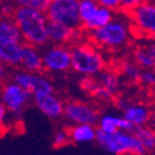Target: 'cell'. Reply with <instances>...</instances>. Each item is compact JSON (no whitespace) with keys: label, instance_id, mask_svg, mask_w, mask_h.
<instances>
[{"label":"cell","instance_id":"1","mask_svg":"<svg viewBox=\"0 0 155 155\" xmlns=\"http://www.w3.org/2000/svg\"><path fill=\"white\" fill-rule=\"evenodd\" d=\"M84 37L109 56L124 55V52H128L135 42L130 21L122 12H117L114 19L104 26L84 34Z\"/></svg>","mask_w":155,"mask_h":155},{"label":"cell","instance_id":"2","mask_svg":"<svg viewBox=\"0 0 155 155\" xmlns=\"http://www.w3.org/2000/svg\"><path fill=\"white\" fill-rule=\"evenodd\" d=\"M70 47L72 71L80 77H96L112 64L110 56L84 36Z\"/></svg>","mask_w":155,"mask_h":155},{"label":"cell","instance_id":"3","mask_svg":"<svg viewBox=\"0 0 155 155\" xmlns=\"http://www.w3.org/2000/svg\"><path fill=\"white\" fill-rule=\"evenodd\" d=\"M11 19L15 22L24 44L32 45L38 48H44L48 45V20L44 10L29 6H16Z\"/></svg>","mask_w":155,"mask_h":155},{"label":"cell","instance_id":"4","mask_svg":"<svg viewBox=\"0 0 155 155\" xmlns=\"http://www.w3.org/2000/svg\"><path fill=\"white\" fill-rule=\"evenodd\" d=\"M124 81L114 64H110L96 77H80L78 87L94 102L112 103L114 98L123 92Z\"/></svg>","mask_w":155,"mask_h":155},{"label":"cell","instance_id":"5","mask_svg":"<svg viewBox=\"0 0 155 155\" xmlns=\"http://www.w3.org/2000/svg\"><path fill=\"white\" fill-rule=\"evenodd\" d=\"M96 143L112 155H149L133 130L104 133L97 129Z\"/></svg>","mask_w":155,"mask_h":155},{"label":"cell","instance_id":"6","mask_svg":"<svg viewBox=\"0 0 155 155\" xmlns=\"http://www.w3.org/2000/svg\"><path fill=\"white\" fill-rule=\"evenodd\" d=\"M0 102L5 106L11 119L20 120L32 103V94L11 78L0 82Z\"/></svg>","mask_w":155,"mask_h":155},{"label":"cell","instance_id":"7","mask_svg":"<svg viewBox=\"0 0 155 155\" xmlns=\"http://www.w3.org/2000/svg\"><path fill=\"white\" fill-rule=\"evenodd\" d=\"M101 107L93 99L70 98L64 99L62 119L67 125L73 124H94L101 114Z\"/></svg>","mask_w":155,"mask_h":155},{"label":"cell","instance_id":"8","mask_svg":"<svg viewBox=\"0 0 155 155\" xmlns=\"http://www.w3.org/2000/svg\"><path fill=\"white\" fill-rule=\"evenodd\" d=\"M42 52V68L48 76H63L72 71L71 47L68 45L48 44Z\"/></svg>","mask_w":155,"mask_h":155},{"label":"cell","instance_id":"9","mask_svg":"<svg viewBox=\"0 0 155 155\" xmlns=\"http://www.w3.org/2000/svg\"><path fill=\"white\" fill-rule=\"evenodd\" d=\"M44 11L48 21L81 30L80 0H48V4Z\"/></svg>","mask_w":155,"mask_h":155},{"label":"cell","instance_id":"10","mask_svg":"<svg viewBox=\"0 0 155 155\" xmlns=\"http://www.w3.org/2000/svg\"><path fill=\"white\" fill-rule=\"evenodd\" d=\"M127 16L135 40H155V2L148 0Z\"/></svg>","mask_w":155,"mask_h":155},{"label":"cell","instance_id":"11","mask_svg":"<svg viewBox=\"0 0 155 155\" xmlns=\"http://www.w3.org/2000/svg\"><path fill=\"white\" fill-rule=\"evenodd\" d=\"M9 78L25 88L32 96L56 92L54 80L45 72H28L21 68H14L11 70Z\"/></svg>","mask_w":155,"mask_h":155},{"label":"cell","instance_id":"12","mask_svg":"<svg viewBox=\"0 0 155 155\" xmlns=\"http://www.w3.org/2000/svg\"><path fill=\"white\" fill-rule=\"evenodd\" d=\"M115 15L117 12L101 6L96 0H80V20L83 34L104 26Z\"/></svg>","mask_w":155,"mask_h":155},{"label":"cell","instance_id":"13","mask_svg":"<svg viewBox=\"0 0 155 155\" xmlns=\"http://www.w3.org/2000/svg\"><path fill=\"white\" fill-rule=\"evenodd\" d=\"M32 104L52 122L61 120L63 117L64 99L56 92L32 96Z\"/></svg>","mask_w":155,"mask_h":155},{"label":"cell","instance_id":"14","mask_svg":"<svg viewBox=\"0 0 155 155\" xmlns=\"http://www.w3.org/2000/svg\"><path fill=\"white\" fill-rule=\"evenodd\" d=\"M153 104L149 99L137 98L134 97L130 103L120 112L123 117L132 124L133 128H139L143 125H148L151 117Z\"/></svg>","mask_w":155,"mask_h":155},{"label":"cell","instance_id":"15","mask_svg":"<svg viewBox=\"0 0 155 155\" xmlns=\"http://www.w3.org/2000/svg\"><path fill=\"white\" fill-rule=\"evenodd\" d=\"M84 36L82 30L71 29L62 24L48 21L47 22V37L48 44L56 45H72Z\"/></svg>","mask_w":155,"mask_h":155},{"label":"cell","instance_id":"16","mask_svg":"<svg viewBox=\"0 0 155 155\" xmlns=\"http://www.w3.org/2000/svg\"><path fill=\"white\" fill-rule=\"evenodd\" d=\"M96 127L98 130L104 133H113L117 130H133L134 129L123 115L113 114L109 112H101Z\"/></svg>","mask_w":155,"mask_h":155},{"label":"cell","instance_id":"17","mask_svg":"<svg viewBox=\"0 0 155 155\" xmlns=\"http://www.w3.org/2000/svg\"><path fill=\"white\" fill-rule=\"evenodd\" d=\"M24 48L22 41H0V61L10 68H18Z\"/></svg>","mask_w":155,"mask_h":155},{"label":"cell","instance_id":"18","mask_svg":"<svg viewBox=\"0 0 155 155\" xmlns=\"http://www.w3.org/2000/svg\"><path fill=\"white\" fill-rule=\"evenodd\" d=\"M18 68H21L28 72H44L41 48L24 44L21 60Z\"/></svg>","mask_w":155,"mask_h":155},{"label":"cell","instance_id":"19","mask_svg":"<svg viewBox=\"0 0 155 155\" xmlns=\"http://www.w3.org/2000/svg\"><path fill=\"white\" fill-rule=\"evenodd\" d=\"M113 64L115 66V68L118 70V72L125 84H129V86L139 84L141 68L129 56H120L118 58L117 63H113Z\"/></svg>","mask_w":155,"mask_h":155},{"label":"cell","instance_id":"20","mask_svg":"<svg viewBox=\"0 0 155 155\" xmlns=\"http://www.w3.org/2000/svg\"><path fill=\"white\" fill-rule=\"evenodd\" d=\"M71 144H89L96 141L97 127L94 124L67 125Z\"/></svg>","mask_w":155,"mask_h":155},{"label":"cell","instance_id":"21","mask_svg":"<svg viewBox=\"0 0 155 155\" xmlns=\"http://www.w3.org/2000/svg\"><path fill=\"white\" fill-rule=\"evenodd\" d=\"M128 56L130 57L141 70H153L155 68V60L150 55L143 40H135L132 47L128 51Z\"/></svg>","mask_w":155,"mask_h":155},{"label":"cell","instance_id":"22","mask_svg":"<svg viewBox=\"0 0 155 155\" xmlns=\"http://www.w3.org/2000/svg\"><path fill=\"white\" fill-rule=\"evenodd\" d=\"M0 41H22L15 22L9 16L0 15Z\"/></svg>","mask_w":155,"mask_h":155},{"label":"cell","instance_id":"23","mask_svg":"<svg viewBox=\"0 0 155 155\" xmlns=\"http://www.w3.org/2000/svg\"><path fill=\"white\" fill-rule=\"evenodd\" d=\"M133 132L139 139L140 143L143 144V147L145 148L149 155L155 153V129L154 128H151L148 124V125H143L139 128H134Z\"/></svg>","mask_w":155,"mask_h":155},{"label":"cell","instance_id":"24","mask_svg":"<svg viewBox=\"0 0 155 155\" xmlns=\"http://www.w3.org/2000/svg\"><path fill=\"white\" fill-rule=\"evenodd\" d=\"M68 144H71V139L68 134L67 127H60L54 132L52 135V147L54 148H64Z\"/></svg>","mask_w":155,"mask_h":155},{"label":"cell","instance_id":"25","mask_svg":"<svg viewBox=\"0 0 155 155\" xmlns=\"http://www.w3.org/2000/svg\"><path fill=\"white\" fill-rule=\"evenodd\" d=\"M141 89L145 92L150 91L153 87H155V68L153 70H141V74L139 78V84Z\"/></svg>","mask_w":155,"mask_h":155},{"label":"cell","instance_id":"26","mask_svg":"<svg viewBox=\"0 0 155 155\" xmlns=\"http://www.w3.org/2000/svg\"><path fill=\"white\" fill-rule=\"evenodd\" d=\"M14 6H29V8H35L38 10H45L48 0H8Z\"/></svg>","mask_w":155,"mask_h":155},{"label":"cell","instance_id":"27","mask_svg":"<svg viewBox=\"0 0 155 155\" xmlns=\"http://www.w3.org/2000/svg\"><path fill=\"white\" fill-rule=\"evenodd\" d=\"M148 0H120V6H119V12L124 15L130 14L133 10L139 8L141 4H144Z\"/></svg>","mask_w":155,"mask_h":155},{"label":"cell","instance_id":"28","mask_svg":"<svg viewBox=\"0 0 155 155\" xmlns=\"http://www.w3.org/2000/svg\"><path fill=\"white\" fill-rule=\"evenodd\" d=\"M9 119H10L9 112L5 108V106L0 102V132H3L6 129V127L9 124Z\"/></svg>","mask_w":155,"mask_h":155},{"label":"cell","instance_id":"29","mask_svg":"<svg viewBox=\"0 0 155 155\" xmlns=\"http://www.w3.org/2000/svg\"><path fill=\"white\" fill-rule=\"evenodd\" d=\"M97 4L101 6H104L114 12H119V6H120V0H96Z\"/></svg>","mask_w":155,"mask_h":155},{"label":"cell","instance_id":"30","mask_svg":"<svg viewBox=\"0 0 155 155\" xmlns=\"http://www.w3.org/2000/svg\"><path fill=\"white\" fill-rule=\"evenodd\" d=\"M15 8L16 6H14L10 2H8V0H2V4H0V15L11 18Z\"/></svg>","mask_w":155,"mask_h":155},{"label":"cell","instance_id":"31","mask_svg":"<svg viewBox=\"0 0 155 155\" xmlns=\"http://www.w3.org/2000/svg\"><path fill=\"white\" fill-rule=\"evenodd\" d=\"M10 72H11V70L6 66V64H4L2 61H0V82L8 80L10 77Z\"/></svg>","mask_w":155,"mask_h":155},{"label":"cell","instance_id":"32","mask_svg":"<svg viewBox=\"0 0 155 155\" xmlns=\"http://www.w3.org/2000/svg\"><path fill=\"white\" fill-rule=\"evenodd\" d=\"M147 48L149 50V52L150 55L153 56V58L155 60V40H143Z\"/></svg>","mask_w":155,"mask_h":155},{"label":"cell","instance_id":"33","mask_svg":"<svg viewBox=\"0 0 155 155\" xmlns=\"http://www.w3.org/2000/svg\"><path fill=\"white\" fill-rule=\"evenodd\" d=\"M148 99L153 106H155V87H153L150 91H148Z\"/></svg>","mask_w":155,"mask_h":155},{"label":"cell","instance_id":"34","mask_svg":"<svg viewBox=\"0 0 155 155\" xmlns=\"http://www.w3.org/2000/svg\"><path fill=\"white\" fill-rule=\"evenodd\" d=\"M149 125H150L151 128H154V129H155V106L153 107V110H151V117H150Z\"/></svg>","mask_w":155,"mask_h":155},{"label":"cell","instance_id":"35","mask_svg":"<svg viewBox=\"0 0 155 155\" xmlns=\"http://www.w3.org/2000/svg\"><path fill=\"white\" fill-rule=\"evenodd\" d=\"M0 4H2V0H0Z\"/></svg>","mask_w":155,"mask_h":155},{"label":"cell","instance_id":"36","mask_svg":"<svg viewBox=\"0 0 155 155\" xmlns=\"http://www.w3.org/2000/svg\"><path fill=\"white\" fill-rule=\"evenodd\" d=\"M153 2H155V0H153Z\"/></svg>","mask_w":155,"mask_h":155}]
</instances>
